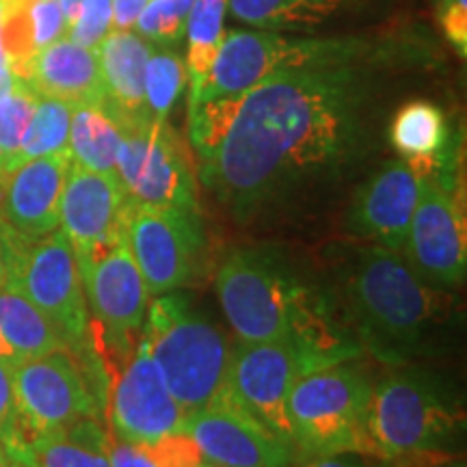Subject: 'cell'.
I'll list each match as a JSON object with an SVG mask.
<instances>
[{
    "mask_svg": "<svg viewBox=\"0 0 467 467\" xmlns=\"http://www.w3.org/2000/svg\"><path fill=\"white\" fill-rule=\"evenodd\" d=\"M435 162L400 159L388 162L355 192L347 213V227L355 238L400 254L420 192Z\"/></svg>",
    "mask_w": 467,
    "mask_h": 467,
    "instance_id": "cell-15",
    "label": "cell"
},
{
    "mask_svg": "<svg viewBox=\"0 0 467 467\" xmlns=\"http://www.w3.org/2000/svg\"><path fill=\"white\" fill-rule=\"evenodd\" d=\"M459 418L452 389L433 372L399 366L372 388L370 435L385 461L437 454Z\"/></svg>",
    "mask_w": 467,
    "mask_h": 467,
    "instance_id": "cell-7",
    "label": "cell"
},
{
    "mask_svg": "<svg viewBox=\"0 0 467 467\" xmlns=\"http://www.w3.org/2000/svg\"><path fill=\"white\" fill-rule=\"evenodd\" d=\"M35 102H37V93L25 80L14 76L9 93L0 100V186L7 180V175L17 169V154H20Z\"/></svg>",
    "mask_w": 467,
    "mask_h": 467,
    "instance_id": "cell-31",
    "label": "cell"
},
{
    "mask_svg": "<svg viewBox=\"0 0 467 467\" xmlns=\"http://www.w3.org/2000/svg\"><path fill=\"white\" fill-rule=\"evenodd\" d=\"M217 296L238 342L295 340L340 364L359 344L337 323L336 299L314 288L277 251L234 249L217 273Z\"/></svg>",
    "mask_w": 467,
    "mask_h": 467,
    "instance_id": "cell-2",
    "label": "cell"
},
{
    "mask_svg": "<svg viewBox=\"0 0 467 467\" xmlns=\"http://www.w3.org/2000/svg\"><path fill=\"white\" fill-rule=\"evenodd\" d=\"M186 83L189 76H186L184 58L165 46L151 48L145 66V109L150 119L167 121Z\"/></svg>",
    "mask_w": 467,
    "mask_h": 467,
    "instance_id": "cell-30",
    "label": "cell"
},
{
    "mask_svg": "<svg viewBox=\"0 0 467 467\" xmlns=\"http://www.w3.org/2000/svg\"><path fill=\"white\" fill-rule=\"evenodd\" d=\"M141 448L156 467H200L206 461L197 443L182 431L143 443Z\"/></svg>",
    "mask_w": 467,
    "mask_h": 467,
    "instance_id": "cell-35",
    "label": "cell"
},
{
    "mask_svg": "<svg viewBox=\"0 0 467 467\" xmlns=\"http://www.w3.org/2000/svg\"><path fill=\"white\" fill-rule=\"evenodd\" d=\"M184 418L186 411L169 394L150 344L141 336L110 388V435L143 446L182 431Z\"/></svg>",
    "mask_w": 467,
    "mask_h": 467,
    "instance_id": "cell-16",
    "label": "cell"
},
{
    "mask_svg": "<svg viewBox=\"0 0 467 467\" xmlns=\"http://www.w3.org/2000/svg\"><path fill=\"white\" fill-rule=\"evenodd\" d=\"M377 55V44L361 37H290L262 28H232L225 31L208 78L189 104L241 96L284 72L372 61Z\"/></svg>",
    "mask_w": 467,
    "mask_h": 467,
    "instance_id": "cell-6",
    "label": "cell"
},
{
    "mask_svg": "<svg viewBox=\"0 0 467 467\" xmlns=\"http://www.w3.org/2000/svg\"><path fill=\"white\" fill-rule=\"evenodd\" d=\"M9 467H37L33 463L31 457H11Z\"/></svg>",
    "mask_w": 467,
    "mask_h": 467,
    "instance_id": "cell-43",
    "label": "cell"
},
{
    "mask_svg": "<svg viewBox=\"0 0 467 467\" xmlns=\"http://www.w3.org/2000/svg\"><path fill=\"white\" fill-rule=\"evenodd\" d=\"M200 467H219V465H214V463H210V461H203V463L200 465Z\"/></svg>",
    "mask_w": 467,
    "mask_h": 467,
    "instance_id": "cell-47",
    "label": "cell"
},
{
    "mask_svg": "<svg viewBox=\"0 0 467 467\" xmlns=\"http://www.w3.org/2000/svg\"><path fill=\"white\" fill-rule=\"evenodd\" d=\"M182 433L219 467H292L296 452L227 396L186 413Z\"/></svg>",
    "mask_w": 467,
    "mask_h": 467,
    "instance_id": "cell-17",
    "label": "cell"
},
{
    "mask_svg": "<svg viewBox=\"0 0 467 467\" xmlns=\"http://www.w3.org/2000/svg\"><path fill=\"white\" fill-rule=\"evenodd\" d=\"M372 385L347 361L303 375L285 400L290 443L303 457H377L370 435Z\"/></svg>",
    "mask_w": 467,
    "mask_h": 467,
    "instance_id": "cell-5",
    "label": "cell"
},
{
    "mask_svg": "<svg viewBox=\"0 0 467 467\" xmlns=\"http://www.w3.org/2000/svg\"><path fill=\"white\" fill-rule=\"evenodd\" d=\"M0 336L16 359L44 358L52 350L67 348L55 325L11 285L0 288Z\"/></svg>",
    "mask_w": 467,
    "mask_h": 467,
    "instance_id": "cell-26",
    "label": "cell"
},
{
    "mask_svg": "<svg viewBox=\"0 0 467 467\" xmlns=\"http://www.w3.org/2000/svg\"><path fill=\"white\" fill-rule=\"evenodd\" d=\"M353 0H230L227 9L238 22L262 31H296L331 20Z\"/></svg>",
    "mask_w": 467,
    "mask_h": 467,
    "instance_id": "cell-27",
    "label": "cell"
},
{
    "mask_svg": "<svg viewBox=\"0 0 467 467\" xmlns=\"http://www.w3.org/2000/svg\"><path fill=\"white\" fill-rule=\"evenodd\" d=\"M437 17L446 39L461 57L467 55V0H440Z\"/></svg>",
    "mask_w": 467,
    "mask_h": 467,
    "instance_id": "cell-36",
    "label": "cell"
},
{
    "mask_svg": "<svg viewBox=\"0 0 467 467\" xmlns=\"http://www.w3.org/2000/svg\"><path fill=\"white\" fill-rule=\"evenodd\" d=\"M9 285L55 325L69 350L85 347L89 309L74 247L66 234L57 230L39 241L22 243Z\"/></svg>",
    "mask_w": 467,
    "mask_h": 467,
    "instance_id": "cell-10",
    "label": "cell"
},
{
    "mask_svg": "<svg viewBox=\"0 0 467 467\" xmlns=\"http://www.w3.org/2000/svg\"><path fill=\"white\" fill-rule=\"evenodd\" d=\"M14 368L16 358H0V441L7 446L11 457H31L25 426L17 411Z\"/></svg>",
    "mask_w": 467,
    "mask_h": 467,
    "instance_id": "cell-33",
    "label": "cell"
},
{
    "mask_svg": "<svg viewBox=\"0 0 467 467\" xmlns=\"http://www.w3.org/2000/svg\"><path fill=\"white\" fill-rule=\"evenodd\" d=\"M443 290L424 284L396 251L348 249L337 266V299L359 348L388 366L433 353L446 327Z\"/></svg>",
    "mask_w": 467,
    "mask_h": 467,
    "instance_id": "cell-3",
    "label": "cell"
},
{
    "mask_svg": "<svg viewBox=\"0 0 467 467\" xmlns=\"http://www.w3.org/2000/svg\"><path fill=\"white\" fill-rule=\"evenodd\" d=\"M85 299L102 329L107 350L124 361L132 353V340L141 336L150 290L128 249L119 227L113 241L87 255H76Z\"/></svg>",
    "mask_w": 467,
    "mask_h": 467,
    "instance_id": "cell-11",
    "label": "cell"
},
{
    "mask_svg": "<svg viewBox=\"0 0 467 467\" xmlns=\"http://www.w3.org/2000/svg\"><path fill=\"white\" fill-rule=\"evenodd\" d=\"M115 173L128 200L148 206L200 210L195 175L178 134L167 121L148 119L128 128Z\"/></svg>",
    "mask_w": 467,
    "mask_h": 467,
    "instance_id": "cell-13",
    "label": "cell"
},
{
    "mask_svg": "<svg viewBox=\"0 0 467 467\" xmlns=\"http://www.w3.org/2000/svg\"><path fill=\"white\" fill-rule=\"evenodd\" d=\"M11 465V454L7 451L3 441H0V467H9Z\"/></svg>",
    "mask_w": 467,
    "mask_h": 467,
    "instance_id": "cell-44",
    "label": "cell"
},
{
    "mask_svg": "<svg viewBox=\"0 0 467 467\" xmlns=\"http://www.w3.org/2000/svg\"><path fill=\"white\" fill-rule=\"evenodd\" d=\"M389 141L402 159L433 161L435 178H457L459 145L437 104L424 100L405 104L389 126Z\"/></svg>",
    "mask_w": 467,
    "mask_h": 467,
    "instance_id": "cell-22",
    "label": "cell"
},
{
    "mask_svg": "<svg viewBox=\"0 0 467 467\" xmlns=\"http://www.w3.org/2000/svg\"><path fill=\"white\" fill-rule=\"evenodd\" d=\"M67 17L58 0H14L0 9V42L11 74L22 78L39 50L66 37Z\"/></svg>",
    "mask_w": 467,
    "mask_h": 467,
    "instance_id": "cell-23",
    "label": "cell"
},
{
    "mask_svg": "<svg viewBox=\"0 0 467 467\" xmlns=\"http://www.w3.org/2000/svg\"><path fill=\"white\" fill-rule=\"evenodd\" d=\"M20 244V238H16L7 227L0 223V288H5L11 282V273H14Z\"/></svg>",
    "mask_w": 467,
    "mask_h": 467,
    "instance_id": "cell-38",
    "label": "cell"
},
{
    "mask_svg": "<svg viewBox=\"0 0 467 467\" xmlns=\"http://www.w3.org/2000/svg\"><path fill=\"white\" fill-rule=\"evenodd\" d=\"M126 191L117 175L91 171L72 162L58 206V230L76 255H87L113 241L121 227Z\"/></svg>",
    "mask_w": 467,
    "mask_h": 467,
    "instance_id": "cell-19",
    "label": "cell"
},
{
    "mask_svg": "<svg viewBox=\"0 0 467 467\" xmlns=\"http://www.w3.org/2000/svg\"><path fill=\"white\" fill-rule=\"evenodd\" d=\"M22 80L42 98H55L72 107L104 100L98 52L61 37L46 46L28 63Z\"/></svg>",
    "mask_w": 467,
    "mask_h": 467,
    "instance_id": "cell-20",
    "label": "cell"
},
{
    "mask_svg": "<svg viewBox=\"0 0 467 467\" xmlns=\"http://www.w3.org/2000/svg\"><path fill=\"white\" fill-rule=\"evenodd\" d=\"M14 388L26 440L55 433L83 418H98V399L69 348L16 359Z\"/></svg>",
    "mask_w": 467,
    "mask_h": 467,
    "instance_id": "cell-14",
    "label": "cell"
},
{
    "mask_svg": "<svg viewBox=\"0 0 467 467\" xmlns=\"http://www.w3.org/2000/svg\"><path fill=\"white\" fill-rule=\"evenodd\" d=\"M0 358H14V350H11L9 344L3 340V336H0Z\"/></svg>",
    "mask_w": 467,
    "mask_h": 467,
    "instance_id": "cell-45",
    "label": "cell"
},
{
    "mask_svg": "<svg viewBox=\"0 0 467 467\" xmlns=\"http://www.w3.org/2000/svg\"><path fill=\"white\" fill-rule=\"evenodd\" d=\"M121 230L151 296L173 292L200 277L206 258L200 210L126 200Z\"/></svg>",
    "mask_w": 467,
    "mask_h": 467,
    "instance_id": "cell-8",
    "label": "cell"
},
{
    "mask_svg": "<svg viewBox=\"0 0 467 467\" xmlns=\"http://www.w3.org/2000/svg\"><path fill=\"white\" fill-rule=\"evenodd\" d=\"M400 255L431 288L451 292L463 284L467 243L459 182L426 178Z\"/></svg>",
    "mask_w": 467,
    "mask_h": 467,
    "instance_id": "cell-12",
    "label": "cell"
},
{
    "mask_svg": "<svg viewBox=\"0 0 467 467\" xmlns=\"http://www.w3.org/2000/svg\"><path fill=\"white\" fill-rule=\"evenodd\" d=\"M148 39L134 31H110L98 46L104 102L128 128L150 119L145 109V66L151 55Z\"/></svg>",
    "mask_w": 467,
    "mask_h": 467,
    "instance_id": "cell-21",
    "label": "cell"
},
{
    "mask_svg": "<svg viewBox=\"0 0 467 467\" xmlns=\"http://www.w3.org/2000/svg\"><path fill=\"white\" fill-rule=\"evenodd\" d=\"M150 0H113V28L115 31H132L134 22L141 16Z\"/></svg>",
    "mask_w": 467,
    "mask_h": 467,
    "instance_id": "cell-39",
    "label": "cell"
},
{
    "mask_svg": "<svg viewBox=\"0 0 467 467\" xmlns=\"http://www.w3.org/2000/svg\"><path fill=\"white\" fill-rule=\"evenodd\" d=\"M11 83H14V74H7V76H3V78H0V100H3V98L9 93Z\"/></svg>",
    "mask_w": 467,
    "mask_h": 467,
    "instance_id": "cell-42",
    "label": "cell"
},
{
    "mask_svg": "<svg viewBox=\"0 0 467 467\" xmlns=\"http://www.w3.org/2000/svg\"><path fill=\"white\" fill-rule=\"evenodd\" d=\"M113 28V0H83L67 25L66 37L96 50Z\"/></svg>",
    "mask_w": 467,
    "mask_h": 467,
    "instance_id": "cell-34",
    "label": "cell"
},
{
    "mask_svg": "<svg viewBox=\"0 0 467 467\" xmlns=\"http://www.w3.org/2000/svg\"><path fill=\"white\" fill-rule=\"evenodd\" d=\"M372 61L284 72L236 96L200 178L247 221L340 175L359 159L372 113Z\"/></svg>",
    "mask_w": 467,
    "mask_h": 467,
    "instance_id": "cell-1",
    "label": "cell"
},
{
    "mask_svg": "<svg viewBox=\"0 0 467 467\" xmlns=\"http://www.w3.org/2000/svg\"><path fill=\"white\" fill-rule=\"evenodd\" d=\"M303 467H366L359 454H331V457H312Z\"/></svg>",
    "mask_w": 467,
    "mask_h": 467,
    "instance_id": "cell-40",
    "label": "cell"
},
{
    "mask_svg": "<svg viewBox=\"0 0 467 467\" xmlns=\"http://www.w3.org/2000/svg\"><path fill=\"white\" fill-rule=\"evenodd\" d=\"M72 104L55 100V98L37 96L31 121H28L25 139H22L20 154H17V167L22 162L42 156L69 151V124H72Z\"/></svg>",
    "mask_w": 467,
    "mask_h": 467,
    "instance_id": "cell-29",
    "label": "cell"
},
{
    "mask_svg": "<svg viewBox=\"0 0 467 467\" xmlns=\"http://www.w3.org/2000/svg\"><path fill=\"white\" fill-rule=\"evenodd\" d=\"M110 433L98 424V418H83L78 422L39 435L28 443V454L37 467H110Z\"/></svg>",
    "mask_w": 467,
    "mask_h": 467,
    "instance_id": "cell-25",
    "label": "cell"
},
{
    "mask_svg": "<svg viewBox=\"0 0 467 467\" xmlns=\"http://www.w3.org/2000/svg\"><path fill=\"white\" fill-rule=\"evenodd\" d=\"M58 3H61L63 14H66V17H67V25H69V22H72V17L76 16V11H78L80 3H83V0H58Z\"/></svg>",
    "mask_w": 467,
    "mask_h": 467,
    "instance_id": "cell-41",
    "label": "cell"
},
{
    "mask_svg": "<svg viewBox=\"0 0 467 467\" xmlns=\"http://www.w3.org/2000/svg\"><path fill=\"white\" fill-rule=\"evenodd\" d=\"M109 461L110 467H156L141 446L115 440L113 435L109 441Z\"/></svg>",
    "mask_w": 467,
    "mask_h": 467,
    "instance_id": "cell-37",
    "label": "cell"
},
{
    "mask_svg": "<svg viewBox=\"0 0 467 467\" xmlns=\"http://www.w3.org/2000/svg\"><path fill=\"white\" fill-rule=\"evenodd\" d=\"M230 0H195L186 20V76L192 98L208 78L225 35V14Z\"/></svg>",
    "mask_w": 467,
    "mask_h": 467,
    "instance_id": "cell-28",
    "label": "cell"
},
{
    "mask_svg": "<svg viewBox=\"0 0 467 467\" xmlns=\"http://www.w3.org/2000/svg\"><path fill=\"white\" fill-rule=\"evenodd\" d=\"M195 0H150L134 22L132 31L151 46H175L182 42L191 7Z\"/></svg>",
    "mask_w": 467,
    "mask_h": 467,
    "instance_id": "cell-32",
    "label": "cell"
},
{
    "mask_svg": "<svg viewBox=\"0 0 467 467\" xmlns=\"http://www.w3.org/2000/svg\"><path fill=\"white\" fill-rule=\"evenodd\" d=\"M435 3H440V0H435Z\"/></svg>",
    "mask_w": 467,
    "mask_h": 467,
    "instance_id": "cell-48",
    "label": "cell"
},
{
    "mask_svg": "<svg viewBox=\"0 0 467 467\" xmlns=\"http://www.w3.org/2000/svg\"><path fill=\"white\" fill-rule=\"evenodd\" d=\"M11 3H14V0H0V9L7 7V5H11Z\"/></svg>",
    "mask_w": 467,
    "mask_h": 467,
    "instance_id": "cell-46",
    "label": "cell"
},
{
    "mask_svg": "<svg viewBox=\"0 0 467 467\" xmlns=\"http://www.w3.org/2000/svg\"><path fill=\"white\" fill-rule=\"evenodd\" d=\"M323 366L331 364L295 340L238 342L232 350L223 396L290 443L285 416L290 389L303 375Z\"/></svg>",
    "mask_w": 467,
    "mask_h": 467,
    "instance_id": "cell-9",
    "label": "cell"
},
{
    "mask_svg": "<svg viewBox=\"0 0 467 467\" xmlns=\"http://www.w3.org/2000/svg\"><path fill=\"white\" fill-rule=\"evenodd\" d=\"M145 312L141 336L169 394L186 413L197 411L225 394L232 347L213 320L191 306L189 296L165 292Z\"/></svg>",
    "mask_w": 467,
    "mask_h": 467,
    "instance_id": "cell-4",
    "label": "cell"
},
{
    "mask_svg": "<svg viewBox=\"0 0 467 467\" xmlns=\"http://www.w3.org/2000/svg\"><path fill=\"white\" fill-rule=\"evenodd\" d=\"M128 126L107 102L78 104L69 124V156L76 165L91 171L117 175V154Z\"/></svg>",
    "mask_w": 467,
    "mask_h": 467,
    "instance_id": "cell-24",
    "label": "cell"
},
{
    "mask_svg": "<svg viewBox=\"0 0 467 467\" xmlns=\"http://www.w3.org/2000/svg\"><path fill=\"white\" fill-rule=\"evenodd\" d=\"M69 165V151H58L22 162L3 182L0 223L22 243L39 241L58 230V206Z\"/></svg>",
    "mask_w": 467,
    "mask_h": 467,
    "instance_id": "cell-18",
    "label": "cell"
}]
</instances>
